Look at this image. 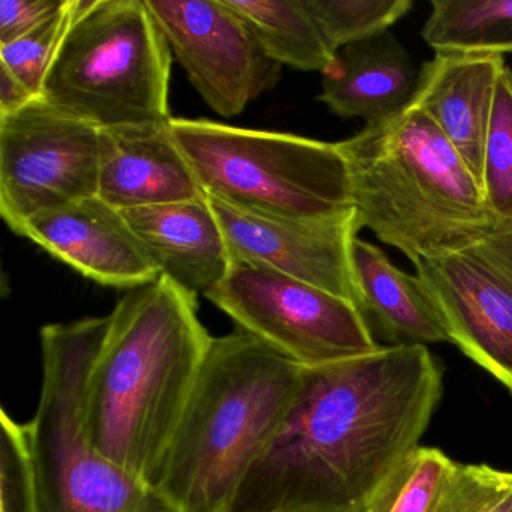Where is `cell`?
Listing matches in <instances>:
<instances>
[{
    "instance_id": "obj_18",
    "label": "cell",
    "mask_w": 512,
    "mask_h": 512,
    "mask_svg": "<svg viewBox=\"0 0 512 512\" xmlns=\"http://www.w3.org/2000/svg\"><path fill=\"white\" fill-rule=\"evenodd\" d=\"M356 307L371 334L391 346L449 343L433 299L418 275L398 269L380 248L356 238L352 248Z\"/></svg>"
},
{
    "instance_id": "obj_11",
    "label": "cell",
    "mask_w": 512,
    "mask_h": 512,
    "mask_svg": "<svg viewBox=\"0 0 512 512\" xmlns=\"http://www.w3.org/2000/svg\"><path fill=\"white\" fill-rule=\"evenodd\" d=\"M173 58L206 104L233 118L281 79L245 20L226 0H145Z\"/></svg>"
},
{
    "instance_id": "obj_2",
    "label": "cell",
    "mask_w": 512,
    "mask_h": 512,
    "mask_svg": "<svg viewBox=\"0 0 512 512\" xmlns=\"http://www.w3.org/2000/svg\"><path fill=\"white\" fill-rule=\"evenodd\" d=\"M212 338L197 295L166 275L128 290L109 314L86 386L92 448L154 485Z\"/></svg>"
},
{
    "instance_id": "obj_23",
    "label": "cell",
    "mask_w": 512,
    "mask_h": 512,
    "mask_svg": "<svg viewBox=\"0 0 512 512\" xmlns=\"http://www.w3.org/2000/svg\"><path fill=\"white\" fill-rule=\"evenodd\" d=\"M334 52L388 32L413 8L412 0H305Z\"/></svg>"
},
{
    "instance_id": "obj_26",
    "label": "cell",
    "mask_w": 512,
    "mask_h": 512,
    "mask_svg": "<svg viewBox=\"0 0 512 512\" xmlns=\"http://www.w3.org/2000/svg\"><path fill=\"white\" fill-rule=\"evenodd\" d=\"M439 512H512V472L460 464Z\"/></svg>"
},
{
    "instance_id": "obj_24",
    "label": "cell",
    "mask_w": 512,
    "mask_h": 512,
    "mask_svg": "<svg viewBox=\"0 0 512 512\" xmlns=\"http://www.w3.org/2000/svg\"><path fill=\"white\" fill-rule=\"evenodd\" d=\"M71 25L73 0H68L61 13L38 26L31 34L0 47V65L10 70L35 97L40 98Z\"/></svg>"
},
{
    "instance_id": "obj_5",
    "label": "cell",
    "mask_w": 512,
    "mask_h": 512,
    "mask_svg": "<svg viewBox=\"0 0 512 512\" xmlns=\"http://www.w3.org/2000/svg\"><path fill=\"white\" fill-rule=\"evenodd\" d=\"M107 328L109 316L41 329L43 383L28 422L37 512H179L157 487L103 457L86 437V386Z\"/></svg>"
},
{
    "instance_id": "obj_20",
    "label": "cell",
    "mask_w": 512,
    "mask_h": 512,
    "mask_svg": "<svg viewBox=\"0 0 512 512\" xmlns=\"http://www.w3.org/2000/svg\"><path fill=\"white\" fill-rule=\"evenodd\" d=\"M422 38L436 53H512V0H434Z\"/></svg>"
},
{
    "instance_id": "obj_7",
    "label": "cell",
    "mask_w": 512,
    "mask_h": 512,
    "mask_svg": "<svg viewBox=\"0 0 512 512\" xmlns=\"http://www.w3.org/2000/svg\"><path fill=\"white\" fill-rule=\"evenodd\" d=\"M170 130L206 196L244 211L314 218L353 209L337 143L170 119Z\"/></svg>"
},
{
    "instance_id": "obj_28",
    "label": "cell",
    "mask_w": 512,
    "mask_h": 512,
    "mask_svg": "<svg viewBox=\"0 0 512 512\" xmlns=\"http://www.w3.org/2000/svg\"><path fill=\"white\" fill-rule=\"evenodd\" d=\"M37 98L10 70L0 65V118L20 112Z\"/></svg>"
},
{
    "instance_id": "obj_1",
    "label": "cell",
    "mask_w": 512,
    "mask_h": 512,
    "mask_svg": "<svg viewBox=\"0 0 512 512\" xmlns=\"http://www.w3.org/2000/svg\"><path fill=\"white\" fill-rule=\"evenodd\" d=\"M442 397L427 346L302 367L298 391L232 512H361L419 446Z\"/></svg>"
},
{
    "instance_id": "obj_10",
    "label": "cell",
    "mask_w": 512,
    "mask_h": 512,
    "mask_svg": "<svg viewBox=\"0 0 512 512\" xmlns=\"http://www.w3.org/2000/svg\"><path fill=\"white\" fill-rule=\"evenodd\" d=\"M100 128L37 98L0 118V214L17 235L41 212L98 196Z\"/></svg>"
},
{
    "instance_id": "obj_16",
    "label": "cell",
    "mask_w": 512,
    "mask_h": 512,
    "mask_svg": "<svg viewBox=\"0 0 512 512\" xmlns=\"http://www.w3.org/2000/svg\"><path fill=\"white\" fill-rule=\"evenodd\" d=\"M503 56L436 53L419 71L410 106L424 112L481 185L482 154Z\"/></svg>"
},
{
    "instance_id": "obj_12",
    "label": "cell",
    "mask_w": 512,
    "mask_h": 512,
    "mask_svg": "<svg viewBox=\"0 0 512 512\" xmlns=\"http://www.w3.org/2000/svg\"><path fill=\"white\" fill-rule=\"evenodd\" d=\"M206 197L226 236L233 265L271 269L356 305L352 248L362 227L355 209L326 217H278Z\"/></svg>"
},
{
    "instance_id": "obj_19",
    "label": "cell",
    "mask_w": 512,
    "mask_h": 512,
    "mask_svg": "<svg viewBox=\"0 0 512 512\" xmlns=\"http://www.w3.org/2000/svg\"><path fill=\"white\" fill-rule=\"evenodd\" d=\"M256 35L269 58L278 64L320 73H331L337 52L323 37L305 0H226Z\"/></svg>"
},
{
    "instance_id": "obj_21",
    "label": "cell",
    "mask_w": 512,
    "mask_h": 512,
    "mask_svg": "<svg viewBox=\"0 0 512 512\" xmlns=\"http://www.w3.org/2000/svg\"><path fill=\"white\" fill-rule=\"evenodd\" d=\"M460 463L433 446H416L374 491L361 512H439Z\"/></svg>"
},
{
    "instance_id": "obj_6",
    "label": "cell",
    "mask_w": 512,
    "mask_h": 512,
    "mask_svg": "<svg viewBox=\"0 0 512 512\" xmlns=\"http://www.w3.org/2000/svg\"><path fill=\"white\" fill-rule=\"evenodd\" d=\"M172 58L145 0H73L41 98L100 130L167 122Z\"/></svg>"
},
{
    "instance_id": "obj_25",
    "label": "cell",
    "mask_w": 512,
    "mask_h": 512,
    "mask_svg": "<svg viewBox=\"0 0 512 512\" xmlns=\"http://www.w3.org/2000/svg\"><path fill=\"white\" fill-rule=\"evenodd\" d=\"M0 512H37V478L28 422L0 410Z\"/></svg>"
},
{
    "instance_id": "obj_4",
    "label": "cell",
    "mask_w": 512,
    "mask_h": 512,
    "mask_svg": "<svg viewBox=\"0 0 512 512\" xmlns=\"http://www.w3.org/2000/svg\"><path fill=\"white\" fill-rule=\"evenodd\" d=\"M337 146L362 229L412 263L500 226L478 179L415 106Z\"/></svg>"
},
{
    "instance_id": "obj_3",
    "label": "cell",
    "mask_w": 512,
    "mask_h": 512,
    "mask_svg": "<svg viewBox=\"0 0 512 512\" xmlns=\"http://www.w3.org/2000/svg\"><path fill=\"white\" fill-rule=\"evenodd\" d=\"M301 376V365L242 329L212 338L154 487L179 512H232Z\"/></svg>"
},
{
    "instance_id": "obj_13",
    "label": "cell",
    "mask_w": 512,
    "mask_h": 512,
    "mask_svg": "<svg viewBox=\"0 0 512 512\" xmlns=\"http://www.w3.org/2000/svg\"><path fill=\"white\" fill-rule=\"evenodd\" d=\"M20 235L103 286L131 290L161 277L122 211L98 196L41 212Z\"/></svg>"
},
{
    "instance_id": "obj_27",
    "label": "cell",
    "mask_w": 512,
    "mask_h": 512,
    "mask_svg": "<svg viewBox=\"0 0 512 512\" xmlns=\"http://www.w3.org/2000/svg\"><path fill=\"white\" fill-rule=\"evenodd\" d=\"M68 0H2L0 47L14 43L61 13Z\"/></svg>"
},
{
    "instance_id": "obj_14",
    "label": "cell",
    "mask_w": 512,
    "mask_h": 512,
    "mask_svg": "<svg viewBox=\"0 0 512 512\" xmlns=\"http://www.w3.org/2000/svg\"><path fill=\"white\" fill-rule=\"evenodd\" d=\"M202 194L170 121L100 130L98 197L113 208H151Z\"/></svg>"
},
{
    "instance_id": "obj_22",
    "label": "cell",
    "mask_w": 512,
    "mask_h": 512,
    "mask_svg": "<svg viewBox=\"0 0 512 512\" xmlns=\"http://www.w3.org/2000/svg\"><path fill=\"white\" fill-rule=\"evenodd\" d=\"M481 190L500 224H512V70L497 82L482 154Z\"/></svg>"
},
{
    "instance_id": "obj_17",
    "label": "cell",
    "mask_w": 512,
    "mask_h": 512,
    "mask_svg": "<svg viewBox=\"0 0 512 512\" xmlns=\"http://www.w3.org/2000/svg\"><path fill=\"white\" fill-rule=\"evenodd\" d=\"M419 71L391 31L337 52V64L323 76L319 100L340 118L379 124L410 106Z\"/></svg>"
},
{
    "instance_id": "obj_9",
    "label": "cell",
    "mask_w": 512,
    "mask_h": 512,
    "mask_svg": "<svg viewBox=\"0 0 512 512\" xmlns=\"http://www.w3.org/2000/svg\"><path fill=\"white\" fill-rule=\"evenodd\" d=\"M448 334L512 392V224L413 262Z\"/></svg>"
},
{
    "instance_id": "obj_15",
    "label": "cell",
    "mask_w": 512,
    "mask_h": 512,
    "mask_svg": "<svg viewBox=\"0 0 512 512\" xmlns=\"http://www.w3.org/2000/svg\"><path fill=\"white\" fill-rule=\"evenodd\" d=\"M122 214L161 275L182 289L205 296L232 269L226 236L205 193Z\"/></svg>"
},
{
    "instance_id": "obj_8",
    "label": "cell",
    "mask_w": 512,
    "mask_h": 512,
    "mask_svg": "<svg viewBox=\"0 0 512 512\" xmlns=\"http://www.w3.org/2000/svg\"><path fill=\"white\" fill-rule=\"evenodd\" d=\"M205 296L239 329L304 368L382 347L352 301L271 269L233 265Z\"/></svg>"
}]
</instances>
